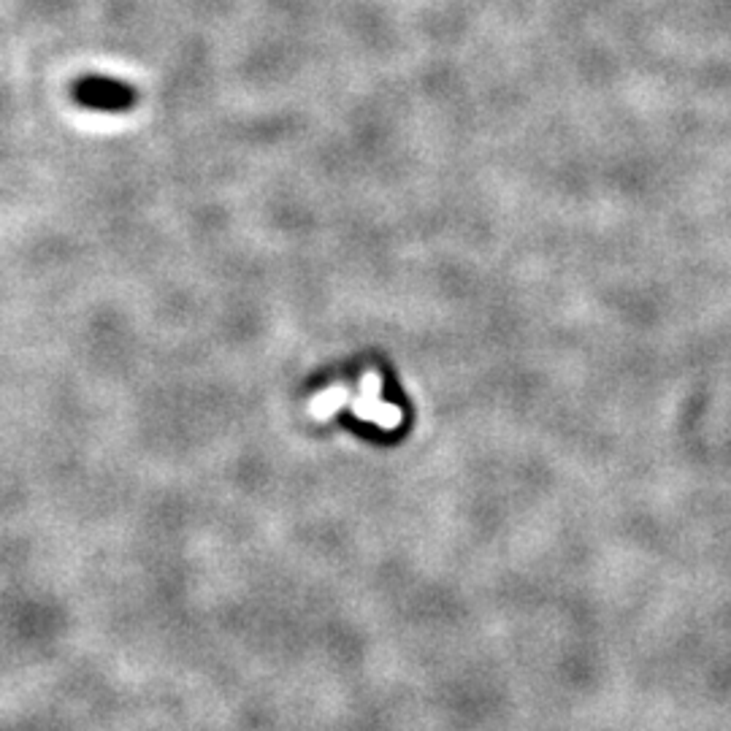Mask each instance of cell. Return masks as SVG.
<instances>
[{
  "label": "cell",
  "instance_id": "1",
  "mask_svg": "<svg viewBox=\"0 0 731 731\" xmlns=\"http://www.w3.org/2000/svg\"><path fill=\"white\" fill-rule=\"evenodd\" d=\"M352 409L358 412V417L371 420V423H377V426H382V428L398 426V417H401V412H398L393 404H385V401L380 398V380H377V374H366L363 390H361V396L352 401Z\"/></svg>",
  "mask_w": 731,
  "mask_h": 731
}]
</instances>
